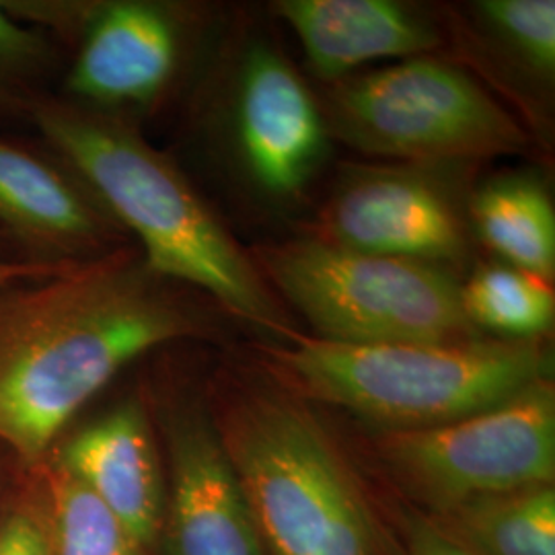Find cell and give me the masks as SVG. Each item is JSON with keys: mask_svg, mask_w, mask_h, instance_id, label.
<instances>
[{"mask_svg": "<svg viewBox=\"0 0 555 555\" xmlns=\"http://www.w3.org/2000/svg\"><path fill=\"white\" fill-rule=\"evenodd\" d=\"M80 46L66 89L79 105L107 112L149 105L178 70L179 27L169 9L121 0L79 11Z\"/></svg>", "mask_w": 555, "mask_h": 555, "instance_id": "8fae6325", "label": "cell"}, {"mask_svg": "<svg viewBox=\"0 0 555 555\" xmlns=\"http://www.w3.org/2000/svg\"><path fill=\"white\" fill-rule=\"evenodd\" d=\"M339 247L449 268L465 258L455 206L433 181L403 169H362L323 210V235Z\"/></svg>", "mask_w": 555, "mask_h": 555, "instance_id": "9c48e42d", "label": "cell"}, {"mask_svg": "<svg viewBox=\"0 0 555 555\" xmlns=\"http://www.w3.org/2000/svg\"><path fill=\"white\" fill-rule=\"evenodd\" d=\"M70 266H75V263L56 266V263H43V261H34V259L0 256V288L20 284V282H29V280L54 276Z\"/></svg>", "mask_w": 555, "mask_h": 555, "instance_id": "603a6c76", "label": "cell"}, {"mask_svg": "<svg viewBox=\"0 0 555 555\" xmlns=\"http://www.w3.org/2000/svg\"><path fill=\"white\" fill-rule=\"evenodd\" d=\"M276 13L323 80L341 79L373 60L417 59L440 46L435 25L391 0H282Z\"/></svg>", "mask_w": 555, "mask_h": 555, "instance_id": "5bb4252c", "label": "cell"}, {"mask_svg": "<svg viewBox=\"0 0 555 555\" xmlns=\"http://www.w3.org/2000/svg\"><path fill=\"white\" fill-rule=\"evenodd\" d=\"M258 266L319 339L449 344L479 337L449 268L339 247L323 237L261 247Z\"/></svg>", "mask_w": 555, "mask_h": 555, "instance_id": "5b68a950", "label": "cell"}, {"mask_svg": "<svg viewBox=\"0 0 555 555\" xmlns=\"http://www.w3.org/2000/svg\"><path fill=\"white\" fill-rule=\"evenodd\" d=\"M472 219L479 238L508 266L545 282L554 278V204L535 179L486 183L472 202Z\"/></svg>", "mask_w": 555, "mask_h": 555, "instance_id": "2e32d148", "label": "cell"}, {"mask_svg": "<svg viewBox=\"0 0 555 555\" xmlns=\"http://www.w3.org/2000/svg\"><path fill=\"white\" fill-rule=\"evenodd\" d=\"M173 286L139 254L114 249L0 288V440L41 463L121 369L163 344L202 336L206 319Z\"/></svg>", "mask_w": 555, "mask_h": 555, "instance_id": "6da1fadb", "label": "cell"}, {"mask_svg": "<svg viewBox=\"0 0 555 555\" xmlns=\"http://www.w3.org/2000/svg\"><path fill=\"white\" fill-rule=\"evenodd\" d=\"M52 555H151L126 527L59 463L46 465Z\"/></svg>", "mask_w": 555, "mask_h": 555, "instance_id": "ac0fdd59", "label": "cell"}, {"mask_svg": "<svg viewBox=\"0 0 555 555\" xmlns=\"http://www.w3.org/2000/svg\"><path fill=\"white\" fill-rule=\"evenodd\" d=\"M0 555H52V518L46 486L15 506L0 525Z\"/></svg>", "mask_w": 555, "mask_h": 555, "instance_id": "44dd1931", "label": "cell"}, {"mask_svg": "<svg viewBox=\"0 0 555 555\" xmlns=\"http://www.w3.org/2000/svg\"><path fill=\"white\" fill-rule=\"evenodd\" d=\"M422 515L469 554L555 555V486L477 498Z\"/></svg>", "mask_w": 555, "mask_h": 555, "instance_id": "9a60e30c", "label": "cell"}, {"mask_svg": "<svg viewBox=\"0 0 555 555\" xmlns=\"http://www.w3.org/2000/svg\"><path fill=\"white\" fill-rule=\"evenodd\" d=\"M25 114L124 233L151 272L204 291L231 315L286 341L297 336L258 266L178 167L109 112L38 95Z\"/></svg>", "mask_w": 555, "mask_h": 555, "instance_id": "3957f363", "label": "cell"}, {"mask_svg": "<svg viewBox=\"0 0 555 555\" xmlns=\"http://www.w3.org/2000/svg\"><path fill=\"white\" fill-rule=\"evenodd\" d=\"M369 455L403 504L420 513L554 486V380L435 428L373 433Z\"/></svg>", "mask_w": 555, "mask_h": 555, "instance_id": "8992f818", "label": "cell"}, {"mask_svg": "<svg viewBox=\"0 0 555 555\" xmlns=\"http://www.w3.org/2000/svg\"><path fill=\"white\" fill-rule=\"evenodd\" d=\"M0 233L43 263H80L109 254L126 235L62 160L0 139Z\"/></svg>", "mask_w": 555, "mask_h": 555, "instance_id": "30bf717a", "label": "cell"}, {"mask_svg": "<svg viewBox=\"0 0 555 555\" xmlns=\"http://www.w3.org/2000/svg\"><path fill=\"white\" fill-rule=\"evenodd\" d=\"M151 554L165 520V476L149 412L137 399L82 426L54 456Z\"/></svg>", "mask_w": 555, "mask_h": 555, "instance_id": "4fadbf2b", "label": "cell"}, {"mask_svg": "<svg viewBox=\"0 0 555 555\" xmlns=\"http://www.w3.org/2000/svg\"><path fill=\"white\" fill-rule=\"evenodd\" d=\"M325 124L362 153L424 163L490 159L529 144L518 121L476 80L426 56L341 80Z\"/></svg>", "mask_w": 555, "mask_h": 555, "instance_id": "52a82bcc", "label": "cell"}, {"mask_svg": "<svg viewBox=\"0 0 555 555\" xmlns=\"http://www.w3.org/2000/svg\"><path fill=\"white\" fill-rule=\"evenodd\" d=\"M461 300L476 330L494 332L502 339H543L554 325L550 284L508 263L479 266L461 282Z\"/></svg>", "mask_w": 555, "mask_h": 555, "instance_id": "e0dca14e", "label": "cell"}, {"mask_svg": "<svg viewBox=\"0 0 555 555\" xmlns=\"http://www.w3.org/2000/svg\"><path fill=\"white\" fill-rule=\"evenodd\" d=\"M272 377L311 403L360 417L373 433L449 424L552 378L543 339L341 344L295 336L259 348Z\"/></svg>", "mask_w": 555, "mask_h": 555, "instance_id": "277c9868", "label": "cell"}, {"mask_svg": "<svg viewBox=\"0 0 555 555\" xmlns=\"http://www.w3.org/2000/svg\"><path fill=\"white\" fill-rule=\"evenodd\" d=\"M397 527L408 555H474L459 547L451 539L435 529L428 518L408 504H399L393 498Z\"/></svg>", "mask_w": 555, "mask_h": 555, "instance_id": "7402d4cb", "label": "cell"}, {"mask_svg": "<svg viewBox=\"0 0 555 555\" xmlns=\"http://www.w3.org/2000/svg\"><path fill=\"white\" fill-rule=\"evenodd\" d=\"M54 62V46L46 31L17 20L0 2V107L25 112L36 91V80Z\"/></svg>", "mask_w": 555, "mask_h": 555, "instance_id": "d6986e66", "label": "cell"}, {"mask_svg": "<svg viewBox=\"0 0 555 555\" xmlns=\"http://www.w3.org/2000/svg\"><path fill=\"white\" fill-rule=\"evenodd\" d=\"M477 9L535 73L554 75V0H483Z\"/></svg>", "mask_w": 555, "mask_h": 555, "instance_id": "ffe728a7", "label": "cell"}, {"mask_svg": "<svg viewBox=\"0 0 555 555\" xmlns=\"http://www.w3.org/2000/svg\"><path fill=\"white\" fill-rule=\"evenodd\" d=\"M238 146L259 185L295 196L318 171L327 149V124L297 70L270 48L243 64L237 98Z\"/></svg>", "mask_w": 555, "mask_h": 555, "instance_id": "7c38bea8", "label": "cell"}, {"mask_svg": "<svg viewBox=\"0 0 555 555\" xmlns=\"http://www.w3.org/2000/svg\"><path fill=\"white\" fill-rule=\"evenodd\" d=\"M206 408L261 555H408L393 500L318 408L263 366L220 369Z\"/></svg>", "mask_w": 555, "mask_h": 555, "instance_id": "7a4b0ae2", "label": "cell"}, {"mask_svg": "<svg viewBox=\"0 0 555 555\" xmlns=\"http://www.w3.org/2000/svg\"><path fill=\"white\" fill-rule=\"evenodd\" d=\"M2 241H4V235H2V233H0V243H2Z\"/></svg>", "mask_w": 555, "mask_h": 555, "instance_id": "cb8c5ba5", "label": "cell"}, {"mask_svg": "<svg viewBox=\"0 0 555 555\" xmlns=\"http://www.w3.org/2000/svg\"><path fill=\"white\" fill-rule=\"evenodd\" d=\"M159 424L169 465L160 535L167 555H261L206 399L163 403Z\"/></svg>", "mask_w": 555, "mask_h": 555, "instance_id": "ba28073f", "label": "cell"}]
</instances>
